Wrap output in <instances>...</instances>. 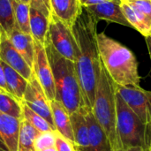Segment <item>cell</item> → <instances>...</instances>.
<instances>
[{
	"instance_id": "obj_29",
	"label": "cell",
	"mask_w": 151,
	"mask_h": 151,
	"mask_svg": "<svg viewBox=\"0 0 151 151\" xmlns=\"http://www.w3.org/2000/svg\"><path fill=\"white\" fill-rule=\"evenodd\" d=\"M142 149L143 151H151V125H146L145 142Z\"/></svg>"
},
{
	"instance_id": "obj_21",
	"label": "cell",
	"mask_w": 151,
	"mask_h": 151,
	"mask_svg": "<svg viewBox=\"0 0 151 151\" xmlns=\"http://www.w3.org/2000/svg\"><path fill=\"white\" fill-rule=\"evenodd\" d=\"M29 9L30 4H23L13 0L14 10V27L26 35H31L29 24Z\"/></svg>"
},
{
	"instance_id": "obj_20",
	"label": "cell",
	"mask_w": 151,
	"mask_h": 151,
	"mask_svg": "<svg viewBox=\"0 0 151 151\" xmlns=\"http://www.w3.org/2000/svg\"><path fill=\"white\" fill-rule=\"evenodd\" d=\"M41 132L25 119L20 120L18 151H35V141Z\"/></svg>"
},
{
	"instance_id": "obj_13",
	"label": "cell",
	"mask_w": 151,
	"mask_h": 151,
	"mask_svg": "<svg viewBox=\"0 0 151 151\" xmlns=\"http://www.w3.org/2000/svg\"><path fill=\"white\" fill-rule=\"evenodd\" d=\"M70 120L76 151H88V128L85 117V107L70 114Z\"/></svg>"
},
{
	"instance_id": "obj_34",
	"label": "cell",
	"mask_w": 151,
	"mask_h": 151,
	"mask_svg": "<svg viewBox=\"0 0 151 151\" xmlns=\"http://www.w3.org/2000/svg\"><path fill=\"white\" fill-rule=\"evenodd\" d=\"M125 151H143V149L142 147H131L126 149Z\"/></svg>"
},
{
	"instance_id": "obj_10",
	"label": "cell",
	"mask_w": 151,
	"mask_h": 151,
	"mask_svg": "<svg viewBox=\"0 0 151 151\" xmlns=\"http://www.w3.org/2000/svg\"><path fill=\"white\" fill-rule=\"evenodd\" d=\"M0 60L29 81L34 74L32 68L11 42L8 35L0 27Z\"/></svg>"
},
{
	"instance_id": "obj_1",
	"label": "cell",
	"mask_w": 151,
	"mask_h": 151,
	"mask_svg": "<svg viewBox=\"0 0 151 151\" xmlns=\"http://www.w3.org/2000/svg\"><path fill=\"white\" fill-rule=\"evenodd\" d=\"M97 19L84 7L72 26L76 42L74 62L83 105L92 109L100 74L101 58L97 44Z\"/></svg>"
},
{
	"instance_id": "obj_4",
	"label": "cell",
	"mask_w": 151,
	"mask_h": 151,
	"mask_svg": "<svg viewBox=\"0 0 151 151\" xmlns=\"http://www.w3.org/2000/svg\"><path fill=\"white\" fill-rule=\"evenodd\" d=\"M92 112L110 141L112 151H125L117 129L116 84L101 62Z\"/></svg>"
},
{
	"instance_id": "obj_25",
	"label": "cell",
	"mask_w": 151,
	"mask_h": 151,
	"mask_svg": "<svg viewBox=\"0 0 151 151\" xmlns=\"http://www.w3.org/2000/svg\"><path fill=\"white\" fill-rule=\"evenodd\" d=\"M55 142H56V131L40 133L35 141V151H40L50 147H55Z\"/></svg>"
},
{
	"instance_id": "obj_38",
	"label": "cell",
	"mask_w": 151,
	"mask_h": 151,
	"mask_svg": "<svg viewBox=\"0 0 151 151\" xmlns=\"http://www.w3.org/2000/svg\"><path fill=\"white\" fill-rule=\"evenodd\" d=\"M127 1H137V0H127Z\"/></svg>"
},
{
	"instance_id": "obj_35",
	"label": "cell",
	"mask_w": 151,
	"mask_h": 151,
	"mask_svg": "<svg viewBox=\"0 0 151 151\" xmlns=\"http://www.w3.org/2000/svg\"><path fill=\"white\" fill-rule=\"evenodd\" d=\"M40 151H57L56 147H50V148H46V149H43Z\"/></svg>"
},
{
	"instance_id": "obj_39",
	"label": "cell",
	"mask_w": 151,
	"mask_h": 151,
	"mask_svg": "<svg viewBox=\"0 0 151 151\" xmlns=\"http://www.w3.org/2000/svg\"><path fill=\"white\" fill-rule=\"evenodd\" d=\"M119 1H122V0H119Z\"/></svg>"
},
{
	"instance_id": "obj_26",
	"label": "cell",
	"mask_w": 151,
	"mask_h": 151,
	"mask_svg": "<svg viewBox=\"0 0 151 151\" xmlns=\"http://www.w3.org/2000/svg\"><path fill=\"white\" fill-rule=\"evenodd\" d=\"M55 147L57 151H76L74 144L63 137L60 134L56 131V142Z\"/></svg>"
},
{
	"instance_id": "obj_36",
	"label": "cell",
	"mask_w": 151,
	"mask_h": 151,
	"mask_svg": "<svg viewBox=\"0 0 151 151\" xmlns=\"http://www.w3.org/2000/svg\"><path fill=\"white\" fill-rule=\"evenodd\" d=\"M16 1L23 3V4H30V2H31V0H16Z\"/></svg>"
},
{
	"instance_id": "obj_6",
	"label": "cell",
	"mask_w": 151,
	"mask_h": 151,
	"mask_svg": "<svg viewBox=\"0 0 151 151\" xmlns=\"http://www.w3.org/2000/svg\"><path fill=\"white\" fill-rule=\"evenodd\" d=\"M47 38L61 56L75 62L77 47L72 28L52 13L49 18Z\"/></svg>"
},
{
	"instance_id": "obj_19",
	"label": "cell",
	"mask_w": 151,
	"mask_h": 151,
	"mask_svg": "<svg viewBox=\"0 0 151 151\" xmlns=\"http://www.w3.org/2000/svg\"><path fill=\"white\" fill-rule=\"evenodd\" d=\"M2 65L4 67L9 93L12 96H14L17 100L21 102L23 99V96L27 88L28 81L26 80L20 73H19L17 71H15L14 69H12L6 64L2 62Z\"/></svg>"
},
{
	"instance_id": "obj_18",
	"label": "cell",
	"mask_w": 151,
	"mask_h": 151,
	"mask_svg": "<svg viewBox=\"0 0 151 151\" xmlns=\"http://www.w3.org/2000/svg\"><path fill=\"white\" fill-rule=\"evenodd\" d=\"M29 24L31 35L34 41L44 45L45 39L48 34L49 18L41 11L30 6Z\"/></svg>"
},
{
	"instance_id": "obj_37",
	"label": "cell",
	"mask_w": 151,
	"mask_h": 151,
	"mask_svg": "<svg viewBox=\"0 0 151 151\" xmlns=\"http://www.w3.org/2000/svg\"><path fill=\"white\" fill-rule=\"evenodd\" d=\"M2 92H4V90H3V89H2V88H0V93H2Z\"/></svg>"
},
{
	"instance_id": "obj_8",
	"label": "cell",
	"mask_w": 151,
	"mask_h": 151,
	"mask_svg": "<svg viewBox=\"0 0 151 151\" xmlns=\"http://www.w3.org/2000/svg\"><path fill=\"white\" fill-rule=\"evenodd\" d=\"M33 72L49 101L55 100L56 89L52 70L43 44L35 41V58Z\"/></svg>"
},
{
	"instance_id": "obj_3",
	"label": "cell",
	"mask_w": 151,
	"mask_h": 151,
	"mask_svg": "<svg viewBox=\"0 0 151 151\" xmlns=\"http://www.w3.org/2000/svg\"><path fill=\"white\" fill-rule=\"evenodd\" d=\"M44 47L54 78L55 100L62 104L69 114H72L84 106L74 62L61 56L47 36Z\"/></svg>"
},
{
	"instance_id": "obj_22",
	"label": "cell",
	"mask_w": 151,
	"mask_h": 151,
	"mask_svg": "<svg viewBox=\"0 0 151 151\" xmlns=\"http://www.w3.org/2000/svg\"><path fill=\"white\" fill-rule=\"evenodd\" d=\"M0 112L21 119L22 103L11 94L2 92L0 93Z\"/></svg>"
},
{
	"instance_id": "obj_15",
	"label": "cell",
	"mask_w": 151,
	"mask_h": 151,
	"mask_svg": "<svg viewBox=\"0 0 151 151\" xmlns=\"http://www.w3.org/2000/svg\"><path fill=\"white\" fill-rule=\"evenodd\" d=\"M50 104L56 131L58 134H60L63 137H65V139H67L74 144L69 112L65 108V106L57 100L50 101Z\"/></svg>"
},
{
	"instance_id": "obj_11",
	"label": "cell",
	"mask_w": 151,
	"mask_h": 151,
	"mask_svg": "<svg viewBox=\"0 0 151 151\" xmlns=\"http://www.w3.org/2000/svg\"><path fill=\"white\" fill-rule=\"evenodd\" d=\"M84 8L88 12H90L97 20L104 19L109 22H113L122 26L132 27V26L127 21L122 12L119 0L106 1L99 4L85 6Z\"/></svg>"
},
{
	"instance_id": "obj_7",
	"label": "cell",
	"mask_w": 151,
	"mask_h": 151,
	"mask_svg": "<svg viewBox=\"0 0 151 151\" xmlns=\"http://www.w3.org/2000/svg\"><path fill=\"white\" fill-rule=\"evenodd\" d=\"M116 90L144 125H151V91L140 86H119Z\"/></svg>"
},
{
	"instance_id": "obj_33",
	"label": "cell",
	"mask_w": 151,
	"mask_h": 151,
	"mask_svg": "<svg viewBox=\"0 0 151 151\" xmlns=\"http://www.w3.org/2000/svg\"><path fill=\"white\" fill-rule=\"evenodd\" d=\"M0 151H9L7 146L5 145V143H4V142L1 136V134H0Z\"/></svg>"
},
{
	"instance_id": "obj_27",
	"label": "cell",
	"mask_w": 151,
	"mask_h": 151,
	"mask_svg": "<svg viewBox=\"0 0 151 151\" xmlns=\"http://www.w3.org/2000/svg\"><path fill=\"white\" fill-rule=\"evenodd\" d=\"M127 2L151 20V0H137Z\"/></svg>"
},
{
	"instance_id": "obj_2",
	"label": "cell",
	"mask_w": 151,
	"mask_h": 151,
	"mask_svg": "<svg viewBox=\"0 0 151 151\" xmlns=\"http://www.w3.org/2000/svg\"><path fill=\"white\" fill-rule=\"evenodd\" d=\"M97 44L101 62L116 85L140 86L138 62L130 49L105 33H97Z\"/></svg>"
},
{
	"instance_id": "obj_24",
	"label": "cell",
	"mask_w": 151,
	"mask_h": 151,
	"mask_svg": "<svg viewBox=\"0 0 151 151\" xmlns=\"http://www.w3.org/2000/svg\"><path fill=\"white\" fill-rule=\"evenodd\" d=\"M21 119L27 120L28 123H30L33 127H35L41 133L49 132V131H56L42 117H41L39 114H37L36 112L32 111L27 105H26L23 103H22Z\"/></svg>"
},
{
	"instance_id": "obj_30",
	"label": "cell",
	"mask_w": 151,
	"mask_h": 151,
	"mask_svg": "<svg viewBox=\"0 0 151 151\" xmlns=\"http://www.w3.org/2000/svg\"><path fill=\"white\" fill-rule=\"evenodd\" d=\"M0 88L4 92L9 93L8 87H7V83H6V80H5L4 71V67H3V65H2V61L1 60H0Z\"/></svg>"
},
{
	"instance_id": "obj_23",
	"label": "cell",
	"mask_w": 151,
	"mask_h": 151,
	"mask_svg": "<svg viewBox=\"0 0 151 151\" xmlns=\"http://www.w3.org/2000/svg\"><path fill=\"white\" fill-rule=\"evenodd\" d=\"M0 27L7 35L14 28L13 0H0Z\"/></svg>"
},
{
	"instance_id": "obj_16",
	"label": "cell",
	"mask_w": 151,
	"mask_h": 151,
	"mask_svg": "<svg viewBox=\"0 0 151 151\" xmlns=\"http://www.w3.org/2000/svg\"><path fill=\"white\" fill-rule=\"evenodd\" d=\"M8 37L14 48L18 50V52L33 70L35 58V41L32 35H26L14 27L11 34L8 35Z\"/></svg>"
},
{
	"instance_id": "obj_17",
	"label": "cell",
	"mask_w": 151,
	"mask_h": 151,
	"mask_svg": "<svg viewBox=\"0 0 151 151\" xmlns=\"http://www.w3.org/2000/svg\"><path fill=\"white\" fill-rule=\"evenodd\" d=\"M120 7L133 28L141 33L144 37L151 35V20L148 17L126 0L120 1Z\"/></svg>"
},
{
	"instance_id": "obj_12",
	"label": "cell",
	"mask_w": 151,
	"mask_h": 151,
	"mask_svg": "<svg viewBox=\"0 0 151 151\" xmlns=\"http://www.w3.org/2000/svg\"><path fill=\"white\" fill-rule=\"evenodd\" d=\"M51 13L69 27L81 13L83 6L79 0H50Z\"/></svg>"
},
{
	"instance_id": "obj_5",
	"label": "cell",
	"mask_w": 151,
	"mask_h": 151,
	"mask_svg": "<svg viewBox=\"0 0 151 151\" xmlns=\"http://www.w3.org/2000/svg\"><path fill=\"white\" fill-rule=\"evenodd\" d=\"M117 129L124 150L131 147H143L146 125L126 104L116 90Z\"/></svg>"
},
{
	"instance_id": "obj_32",
	"label": "cell",
	"mask_w": 151,
	"mask_h": 151,
	"mask_svg": "<svg viewBox=\"0 0 151 151\" xmlns=\"http://www.w3.org/2000/svg\"><path fill=\"white\" fill-rule=\"evenodd\" d=\"M145 41H146V43H147V47H148V50H149L151 60V35L145 37Z\"/></svg>"
},
{
	"instance_id": "obj_14",
	"label": "cell",
	"mask_w": 151,
	"mask_h": 151,
	"mask_svg": "<svg viewBox=\"0 0 151 151\" xmlns=\"http://www.w3.org/2000/svg\"><path fill=\"white\" fill-rule=\"evenodd\" d=\"M20 119L0 112V134L9 151H18Z\"/></svg>"
},
{
	"instance_id": "obj_28",
	"label": "cell",
	"mask_w": 151,
	"mask_h": 151,
	"mask_svg": "<svg viewBox=\"0 0 151 151\" xmlns=\"http://www.w3.org/2000/svg\"><path fill=\"white\" fill-rule=\"evenodd\" d=\"M30 6L41 11L48 18H50V15L51 13L50 0H31Z\"/></svg>"
},
{
	"instance_id": "obj_9",
	"label": "cell",
	"mask_w": 151,
	"mask_h": 151,
	"mask_svg": "<svg viewBox=\"0 0 151 151\" xmlns=\"http://www.w3.org/2000/svg\"><path fill=\"white\" fill-rule=\"evenodd\" d=\"M21 102L27 105L32 111L42 117L56 130L53 123L50 101L45 96V93L35 74H33L27 82V86Z\"/></svg>"
},
{
	"instance_id": "obj_31",
	"label": "cell",
	"mask_w": 151,
	"mask_h": 151,
	"mask_svg": "<svg viewBox=\"0 0 151 151\" xmlns=\"http://www.w3.org/2000/svg\"><path fill=\"white\" fill-rule=\"evenodd\" d=\"M81 4V5L83 7L85 6H88V5H92V4H99V3H103V2H106V1H112V0H79Z\"/></svg>"
}]
</instances>
